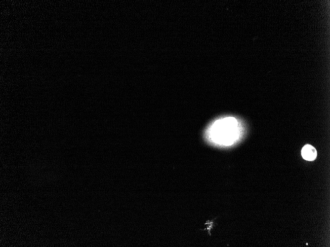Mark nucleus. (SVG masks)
Masks as SVG:
<instances>
[{
    "mask_svg": "<svg viewBox=\"0 0 330 247\" xmlns=\"http://www.w3.org/2000/svg\"><path fill=\"white\" fill-rule=\"evenodd\" d=\"M237 124L236 119L232 117L218 120L208 131L207 139L217 144H231L237 139Z\"/></svg>",
    "mask_w": 330,
    "mask_h": 247,
    "instance_id": "obj_1",
    "label": "nucleus"
},
{
    "mask_svg": "<svg viewBox=\"0 0 330 247\" xmlns=\"http://www.w3.org/2000/svg\"><path fill=\"white\" fill-rule=\"evenodd\" d=\"M317 151L314 147L310 144H306L301 150L302 157L307 161H313L317 157Z\"/></svg>",
    "mask_w": 330,
    "mask_h": 247,
    "instance_id": "obj_2",
    "label": "nucleus"
}]
</instances>
